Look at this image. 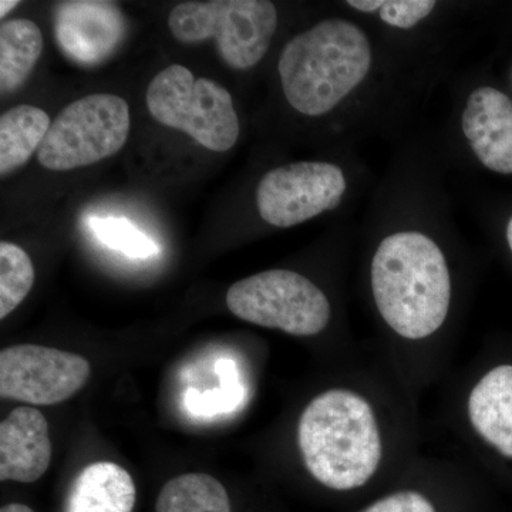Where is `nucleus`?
<instances>
[{
  "label": "nucleus",
  "mask_w": 512,
  "mask_h": 512,
  "mask_svg": "<svg viewBox=\"0 0 512 512\" xmlns=\"http://www.w3.org/2000/svg\"><path fill=\"white\" fill-rule=\"evenodd\" d=\"M362 512H436V508L423 494L407 490L387 495Z\"/></svg>",
  "instance_id": "21"
},
{
  "label": "nucleus",
  "mask_w": 512,
  "mask_h": 512,
  "mask_svg": "<svg viewBox=\"0 0 512 512\" xmlns=\"http://www.w3.org/2000/svg\"><path fill=\"white\" fill-rule=\"evenodd\" d=\"M467 410L478 436L512 458V366L494 367L481 377L468 397Z\"/></svg>",
  "instance_id": "13"
},
{
  "label": "nucleus",
  "mask_w": 512,
  "mask_h": 512,
  "mask_svg": "<svg viewBox=\"0 0 512 512\" xmlns=\"http://www.w3.org/2000/svg\"><path fill=\"white\" fill-rule=\"evenodd\" d=\"M372 47L359 26L328 19L289 40L279 57L282 90L293 109L318 117L365 80Z\"/></svg>",
  "instance_id": "3"
},
{
  "label": "nucleus",
  "mask_w": 512,
  "mask_h": 512,
  "mask_svg": "<svg viewBox=\"0 0 512 512\" xmlns=\"http://www.w3.org/2000/svg\"><path fill=\"white\" fill-rule=\"evenodd\" d=\"M89 225L103 244L123 252L124 255L150 258L158 252L157 245L126 220L93 218Z\"/></svg>",
  "instance_id": "19"
},
{
  "label": "nucleus",
  "mask_w": 512,
  "mask_h": 512,
  "mask_svg": "<svg viewBox=\"0 0 512 512\" xmlns=\"http://www.w3.org/2000/svg\"><path fill=\"white\" fill-rule=\"evenodd\" d=\"M43 52L39 26L29 19H10L0 28V92L15 93L25 84Z\"/></svg>",
  "instance_id": "16"
},
{
  "label": "nucleus",
  "mask_w": 512,
  "mask_h": 512,
  "mask_svg": "<svg viewBox=\"0 0 512 512\" xmlns=\"http://www.w3.org/2000/svg\"><path fill=\"white\" fill-rule=\"evenodd\" d=\"M86 357L37 345L10 346L0 352V396L16 402L53 406L87 383Z\"/></svg>",
  "instance_id": "9"
},
{
  "label": "nucleus",
  "mask_w": 512,
  "mask_h": 512,
  "mask_svg": "<svg viewBox=\"0 0 512 512\" xmlns=\"http://www.w3.org/2000/svg\"><path fill=\"white\" fill-rule=\"evenodd\" d=\"M127 101L114 94H92L64 107L37 151L52 171L89 167L119 153L130 133Z\"/></svg>",
  "instance_id": "6"
},
{
  "label": "nucleus",
  "mask_w": 512,
  "mask_h": 512,
  "mask_svg": "<svg viewBox=\"0 0 512 512\" xmlns=\"http://www.w3.org/2000/svg\"><path fill=\"white\" fill-rule=\"evenodd\" d=\"M168 28L178 42L215 39L222 60L248 70L268 52L278 28V12L268 0L184 2L171 10Z\"/></svg>",
  "instance_id": "4"
},
{
  "label": "nucleus",
  "mask_w": 512,
  "mask_h": 512,
  "mask_svg": "<svg viewBox=\"0 0 512 512\" xmlns=\"http://www.w3.org/2000/svg\"><path fill=\"white\" fill-rule=\"evenodd\" d=\"M35 284L32 259L19 245L3 241L0 244V319L25 301Z\"/></svg>",
  "instance_id": "18"
},
{
  "label": "nucleus",
  "mask_w": 512,
  "mask_h": 512,
  "mask_svg": "<svg viewBox=\"0 0 512 512\" xmlns=\"http://www.w3.org/2000/svg\"><path fill=\"white\" fill-rule=\"evenodd\" d=\"M19 5L18 0H2L0 2V18H5L6 15Z\"/></svg>",
  "instance_id": "22"
},
{
  "label": "nucleus",
  "mask_w": 512,
  "mask_h": 512,
  "mask_svg": "<svg viewBox=\"0 0 512 512\" xmlns=\"http://www.w3.org/2000/svg\"><path fill=\"white\" fill-rule=\"evenodd\" d=\"M507 239H508V245H510V249L512 252V218H511L510 222H508Z\"/></svg>",
  "instance_id": "24"
},
{
  "label": "nucleus",
  "mask_w": 512,
  "mask_h": 512,
  "mask_svg": "<svg viewBox=\"0 0 512 512\" xmlns=\"http://www.w3.org/2000/svg\"><path fill=\"white\" fill-rule=\"evenodd\" d=\"M463 131L481 164L512 174V101L500 90L480 87L468 97Z\"/></svg>",
  "instance_id": "11"
},
{
  "label": "nucleus",
  "mask_w": 512,
  "mask_h": 512,
  "mask_svg": "<svg viewBox=\"0 0 512 512\" xmlns=\"http://www.w3.org/2000/svg\"><path fill=\"white\" fill-rule=\"evenodd\" d=\"M345 191L338 165L302 161L265 174L256 188V207L268 224L291 228L338 208Z\"/></svg>",
  "instance_id": "8"
},
{
  "label": "nucleus",
  "mask_w": 512,
  "mask_h": 512,
  "mask_svg": "<svg viewBox=\"0 0 512 512\" xmlns=\"http://www.w3.org/2000/svg\"><path fill=\"white\" fill-rule=\"evenodd\" d=\"M126 33V20L116 3L70 0L57 5L55 36L67 59L84 67L109 59Z\"/></svg>",
  "instance_id": "10"
},
{
  "label": "nucleus",
  "mask_w": 512,
  "mask_h": 512,
  "mask_svg": "<svg viewBox=\"0 0 512 512\" xmlns=\"http://www.w3.org/2000/svg\"><path fill=\"white\" fill-rule=\"evenodd\" d=\"M146 103L158 123L184 131L208 150L225 153L238 141L239 120L231 94L207 77L195 79L181 64L151 80Z\"/></svg>",
  "instance_id": "5"
},
{
  "label": "nucleus",
  "mask_w": 512,
  "mask_h": 512,
  "mask_svg": "<svg viewBox=\"0 0 512 512\" xmlns=\"http://www.w3.org/2000/svg\"><path fill=\"white\" fill-rule=\"evenodd\" d=\"M136 494L128 471L100 461L84 468L74 480L64 512H133Z\"/></svg>",
  "instance_id": "14"
},
{
  "label": "nucleus",
  "mask_w": 512,
  "mask_h": 512,
  "mask_svg": "<svg viewBox=\"0 0 512 512\" xmlns=\"http://www.w3.org/2000/svg\"><path fill=\"white\" fill-rule=\"evenodd\" d=\"M350 8L360 12H380L387 25L399 29H412L433 12V0H349Z\"/></svg>",
  "instance_id": "20"
},
{
  "label": "nucleus",
  "mask_w": 512,
  "mask_h": 512,
  "mask_svg": "<svg viewBox=\"0 0 512 512\" xmlns=\"http://www.w3.org/2000/svg\"><path fill=\"white\" fill-rule=\"evenodd\" d=\"M372 291L380 315L397 335L429 338L446 322L450 309L446 256L420 232L390 235L373 256Z\"/></svg>",
  "instance_id": "1"
},
{
  "label": "nucleus",
  "mask_w": 512,
  "mask_h": 512,
  "mask_svg": "<svg viewBox=\"0 0 512 512\" xmlns=\"http://www.w3.org/2000/svg\"><path fill=\"white\" fill-rule=\"evenodd\" d=\"M156 512H231V501L224 485L210 474H183L164 485Z\"/></svg>",
  "instance_id": "17"
},
{
  "label": "nucleus",
  "mask_w": 512,
  "mask_h": 512,
  "mask_svg": "<svg viewBox=\"0 0 512 512\" xmlns=\"http://www.w3.org/2000/svg\"><path fill=\"white\" fill-rule=\"evenodd\" d=\"M225 302L237 318L293 336L319 335L332 315L322 289L288 269H271L235 282Z\"/></svg>",
  "instance_id": "7"
},
{
  "label": "nucleus",
  "mask_w": 512,
  "mask_h": 512,
  "mask_svg": "<svg viewBox=\"0 0 512 512\" xmlns=\"http://www.w3.org/2000/svg\"><path fill=\"white\" fill-rule=\"evenodd\" d=\"M52 461L49 424L35 407L12 410L0 424V480L35 483Z\"/></svg>",
  "instance_id": "12"
},
{
  "label": "nucleus",
  "mask_w": 512,
  "mask_h": 512,
  "mask_svg": "<svg viewBox=\"0 0 512 512\" xmlns=\"http://www.w3.org/2000/svg\"><path fill=\"white\" fill-rule=\"evenodd\" d=\"M298 443L305 466L330 490L363 487L380 466L382 436L365 397L348 389L320 393L303 410Z\"/></svg>",
  "instance_id": "2"
},
{
  "label": "nucleus",
  "mask_w": 512,
  "mask_h": 512,
  "mask_svg": "<svg viewBox=\"0 0 512 512\" xmlns=\"http://www.w3.org/2000/svg\"><path fill=\"white\" fill-rule=\"evenodd\" d=\"M49 114L39 107H13L0 117V174L2 177L25 165L39 151L49 128Z\"/></svg>",
  "instance_id": "15"
},
{
  "label": "nucleus",
  "mask_w": 512,
  "mask_h": 512,
  "mask_svg": "<svg viewBox=\"0 0 512 512\" xmlns=\"http://www.w3.org/2000/svg\"><path fill=\"white\" fill-rule=\"evenodd\" d=\"M0 512H35L28 505L13 503L5 505Z\"/></svg>",
  "instance_id": "23"
}]
</instances>
